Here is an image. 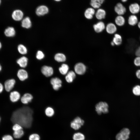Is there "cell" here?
<instances>
[{
    "label": "cell",
    "mask_w": 140,
    "mask_h": 140,
    "mask_svg": "<svg viewBox=\"0 0 140 140\" xmlns=\"http://www.w3.org/2000/svg\"><path fill=\"white\" fill-rule=\"evenodd\" d=\"M33 111L31 108L24 106L18 109L13 113L12 118L13 122L18 124L23 128H30L33 121Z\"/></svg>",
    "instance_id": "6da1fadb"
},
{
    "label": "cell",
    "mask_w": 140,
    "mask_h": 140,
    "mask_svg": "<svg viewBox=\"0 0 140 140\" xmlns=\"http://www.w3.org/2000/svg\"><path fill=\"white\" fill-rule=\"evenodd\" d=\"M95 110L97 114H106L108 112V106L105 102H101L97 103L95 107Z\"/></svg>",
    "instance_id": "7a4b0ae2"
},
{
    "label": "cell",
    "mask_w": 140,
    "mask_h": 140,
    "mask_svg": "<svg viewBox=\"0 0 140 140\" xmlns=\"http://www.w3.org/2000/svg\"><path fill=\"white\" fill-rule=\"evenodd\" d=\"M130 132L128 128L122 129L116 136V140H127L129 138Z\"/></svg>",
    "instance_id": "3957f363"
},
{
    "label": "cell",
    "mask_w": 140,
    "mask_h": 140,
    "mask_svg": "<svg viewBox=\"0 0 140 140\" xmlns=\"http://www.w3.org/2000/svg\"><path fill=\"white\" fill-rule=\"evenodd\" d=\"M84 123V121L80 117H77L71 122L70 126L73 129L75 130H78L83 125Z\"/></svg>",
    "instance_id": "277c9868"
},
{
    "label": "cell",
    "mask_w": 140,
    "mask_h": 140,
    "mask_svg": "<svg viewBox=\"0 0 140 140\" xmlns=\"http://www.w3.org/2000/svg\"><path fill=\"white\" fill-rule=\"evenodd\" d=\"M53 88L55 90H58L62 86V81L58 77H54L52 78L50 81Z\"/></svg>",
    "instance_id": "5b68a950"
},
{
    "label": "cell",
    "mask_w": 140,
    "mask_h": 140,
    "mask_svg": "<svg viewBox=\"0 0 140 140\" xmlns=\"http://www.w3.org/2000/svg\"><path fill=\"white\" fill-rule=\"evenodd\" d=\"M16 82V80L13 79L7 80L4 83V89L7 92H10L14 88Z\"/></svg>",
    "instance_id": "8992f818"
},
{
    "label": "cell",
    "mask_w": 140,
    "mask_h": 140,
    "mask_svg": "<svg viewBox=\"0 0 140 140\" xmlns=\"http://www.w3.org/2000/svg\"><path fill=\"white\" fill-rule=\"evenodd\" d=\"M41 72L42 74L46 77L51 76L54 72L53 69L52 67L46 65H44L42 67Z\"/></svg>",
    "instance_id": "52a82bcc"
},
{
    "label": "cell",
    "mask_w": 140,
    "mask_h": 140,
    "mask_svg": "<svg viewBox=\"0 0 140 140\" xmlns=\"http://www.w3.org/2000/svg\"><path fill=\"white\" fill-rule=\"evenodd\" d=\"M74 69L75 73L79 75H82L86 72V67L83 63H79L75 65Z\"/></svg>",
    "instance_id": "ba28073f"
},
{
    "label": "cell",
    "mask_w": 140,
    "mask_h": 140,
    "mask_svg": "<svg viewBox=\"0 0 140 140\" xmlns=\"http://www.w3.org/2000/svg\"><path fill=\"white\" fill-rule=\"evenodd\" d=\"M114 10L115 12L118 15L122 16L126 12L125 8L121 3H118L115 6Z\"/></svg>",
    "instance_id": "9c48e42d"
},
{
    "label": "cell",
    "mask_w": 140,
    "mask_h": 140,
    "mask_svg": "<svg viewBox=\"0 0 140 140\" xmlns=\"http://www.w3.org/2000/svg\"><path fill=\"white\" fill-rule=\"evenodd\" d=\"M17 76L19 79L21 81H24L28 77V75L27 71L23 69H19L17 73Z\"/></svg>",
    "instance_id": "30bf717a"
},
{
    "label": "cell",
    "mask_w": 140,
    "mask_h": 140,
    "mask_svg": "<svg viewBox=\"0 0 140 140\" xmlns=\"http://www.w3.org/2000/svg\"><path fill=\"white\" fill-rule=\"evenodd\" d=\"M23 16L22 11L19 10H16L12 12V17L15 21H19L21 20Z\"/></svg>",
    "instance_id": "8fae6325"
},
{
    "label": "cell",
    "mask_w": 140,
    "mask_h": 140,
    "mask_svg": "<svg viewBox=\"0 0 140 140\" xmlns=\"http://www.w3.org/2000/svg\"><path fill=\"white\" fill-rule=\"evenodd\" d=\"M48 8L46 6L42 5L38 7L36 11V13L38 16H41L47 14L48 12Z\"/></svg>",
    "instance_id": "7c38bea8"
},
{
    "label": "cell",
    "mask_w": 140,
    "mask_h": 140,
    "mask_svg": "<svg viewBox=\"0 0 140 140\" xmlns=\"http://www.w3.org/2000/svg\"><path fill=\"white\" fill-rule=\"evenodd\" d=\"M10 100L13 102L18 101L21 98L20 93L17 91L11 92L9 95Z\"/></svg>",
    "instance_id": "4fadbf2b"
},
{
    "label": "cell",
    "mask_w": 140,
    "mask_h": 140,
    "mask_svg": "<svg viewBox=\"0 0 140 140\" xmlns=\"http://www.w3.org/2000/svg\"><path fill=\"white\" fill-rule=\"evenodd\" d=\"M32 95L29 93H25L21 97V102L23 104H27L31 102L33 99Z\"/></svg>",
    "instance_id": "5bb4252c"
},
{
    "label": "cell",
    "mask_w": 140,
    "mask_h": 140,
    "mask_svg": "<svg viewBox=\"0 0 140 140\" xmlns=\"http://www.w3.org/2000/svg\"><path fill=\"white\" fill-rule=\"evenodd\" d=\"M28 62L27 58L23 56L18 59L17 60L16 62L22 68L26 67L27 65Z\"/></svg>",
    "instance_id": "9a60e30c"
},
{
    "label": "cell",
    "mask_w": 140,
    "mask_h": 140,
    "mask_svg": "<svg viewBox=\"0 0 140 140\" xmlns=\"http://www.w3.org/2000/svg\"><path fill=\"white\" fill-rule=\"evenodd\" d=\"M93 27L95 32L97 33H100L105 29V26L103 22H99L94 25Z\"/></svg>",
    "instance_id": "2e32d148"
},
{
    "label": "cell",
    "mask_w": 140,
    "mask_h": 140,
    "mask_svg": "<svg viewBox=\"0 0 140 140\" xmlns=\"http://www.w3.org/2000/svg\"><path fill=\"white\" fill-rule=\"evenodd\" d=\"M130 12L134 14L138 13L140 11V6L137 3H134L130 4L129 7Z\"/></svg>",
    "instance_id": "e0dca14e"
},
{
    "label": "cell",
    "mask_w": 140,
    "mask_h": 140,
    "mask_svg": "<svg viewBox=\"0 0 140 140\" xmlns=\"http://www.w3.org/2000/svg\"><path fill=\"white\" fill-rule=\"evenodd\" d=\"M15 30L14 28L12 27H8L4 31L5 35L8 37H13L15 35Z\"/></svg>",
    "instance_id": "ac0fdd59"
},
{
    "label": "cell",
    "mask_w": 140,
    "mask_h": 140,
    "mask_svg": "<svg viewBox=\"0 0 140 140\" xmlns=\"http://www.w3.org/2000/svg\"><path fill=\"white\" fill-rule=\"evenodd\" d=\"M95 13V11L92 8H88L85 12L84 16L87 19H91Z\"/></svg>",
    "instance_id": "d6986e66"
},
{
    "label": "cell",
    "mask_w": 140,
    "mask_h": 140,
    "mask_svg": "<svg viewBox=\"0 0 140 140\" xmlns=\"http://www.w3.org/2000/svg\"><path fill=\"white\" fill-rule=\"evenodd\" d=\"M107 32L110 34L114 33L117 30V28L116 25L114 24L110 23L108 24L106 27Z\"/></svg>",
    "instance_id": "ffe728a7"
},
{
    "label": "cell",
    "mask_w": 140,
    "mask_h": 140,
    "mask_svg": "<svg viewBox=\"0 0 140 140\" xmlns=\"http://www.w3.org/2000/svg\"><path fill=\"white\" fill-rule=\"evenodd\" d=\"M76 75L73 71H71L68 72L65 78L66 81L68 83H71L75 78Z\"/></svg>",
    "instance_id": "44dd1931"
},
{
    "label": "cell",
    "mask_w": 140,
    "mask_h": 140,
    "mask_svg": "<svg viewBox=\"0 0 140 140\" xmlns=\"http://www.w3.org/2000/svg\"><path fill=\"white\" fill-rule=\"evenodd\" d=\"M31 22L30 18L29 17H26L24 18L22 22V26L26 29L30 28L31 26Z\"/></svg>",
    "instance_id": "7402d4cb"
},
{
    "label": "cell",
    "mask_w": 140,
    "mask_h": 140,
    "mask_svg": "<svg viewBox=\"0 0 140 140\" xmlns=\"http://www.w3.org/2000/svg\"><path fill=\"white\" fill-rule=\"evenodd\" d=\"M95 15L96 18L97 19L101 20L105 18L106 12L103 9H99L97 11Z\"/></svg>",
    "instance_id": "603a6c76"
},
{
    "label": "cell",
    "mask_w": 140,
    "mask_h": 140,
    "mask_svg": "<svg viewBox=\"0 0 140 140\" xmlns=\"http://www.w3.org/2000/svg\"><path fill=\"white\" fill-rule=\"evenodd\" d=\"M54 59L55 61L58 62H62L65 61L66 59L65 55L61 53H57L55 54Z\"/></svg>",
    "instance_id": "cb8c5ba5"
},
{
    "label": "cell",
    "mask_w": 140,
    "mask_h": 140,
    "mask_svg": "<svg viewBox=\"0 0 140 140\" xmlns=\"http://www.w3.org/2000/svg\"><path fill=\"white\" fill-rule=\"evenodd\" d=\"M69 67L67 65L63 64L59 68L60 73L63 75H65L68 73Z\"/></svg>",
    "instance_id": "d4e9b609"
},
{
    "label": "cell",
    "mask_w": 140,
    "mask_h": 140,
    "mask_svg": "<svg viewBox=\"0 0 140 140\" xmlns=\"http://www.w3.org/2000/svg\"><path fill=\"white\" fill-rule=\"evenodd\" d=\"M104 1L103 0H92L90 2V5L94 8H99Z\"/></svg>",
    "instance_id": "484cf974"
},
{
    "label": "cell",
    "mask_w": 140,
    "mask_h": 140,
    "mask_svg": "<svg viewBox=\"0 0 140 140\" xmlns=\"http://www.w3.org/2000/svg\"><path fill=\"white\" fill-rule=\"evenodd\" d=\"M138 19L136 16L135 15L130 16L128 19V23L130 25L134 26L138 23Z\"/></svg>",
    "instance_id": "4316f807"
},
{
    "label": "cell",
    "mask_w": 140,
    "mask_h": 140,
    "mask_svg": "<svg viewBox=\"0 0 140 140\" xmlns=\"http://www.w3.org/2000/svg\"><path fill=\"white\" fill-rule=\"evenodd\" d=\"M125 22V19L122 16L118 15L115 19V22L116 24L119 26H122L124 25Z\"/></svg>",
    "instance_id": "83f0119b"
},
{
    "label": "cell",
    "mask_w": 140,
    "mask_h": 140,
    "mask_svg": "<svg viewBox=\"0 0 140 140\" xmlns=\"http://www.w3.org/2000/svg\"><path fill=\"white\" fill-rule=\"evenodd\" d=\"M113 41L115 44L117 45H120L121 44L122 42L121 36L118 34H115L114 35V37L113 38Z\"/></svg>",
    "instance_id": "f1b7e54d"
},
{
    "label": "cell",
    "mask_w": 140,
    "mask_h": 140,
    "mask_svg": "<svg viewBox=\"0 0 140 140\" xmlns=\"http://www.w3.org/2000/svg\"><path fill=\"white\" fill-rule=\"evenodd\" d=\"M45 113L46 116L48 117H51L54 115L55 111L53 108L48 107H47L45 109Z\"/></svg>",
    "instance_id": "f546056e"
},
{
    "label": "cell",
    "mask_w": 140,
    "mask_h": 140,
    "mask_svg": "<svg viewBox=\"0 0 140 140\" xmlns=\"http://www.w3.org/2000/svg\"><path fill=\"white\" fill-rule=\"evenodd\" d=\"M73 140H84L85 139V136L82 133L78 132L73 134Z\"/></svg>",
    "instance_id": "4dcf8cb0"
},
{
    "label": "cell",
    "mask_w": 140,
    "mask_h": 140,
    "mask_svg": "<svg viewBox=\"0 0 140 140\" xmlns=\"http://www.w3.org/2000/svg\"><path fill=\"white\" fill-rule=\"evenodd\" d=\"M24 134V131L23 130L15 131L13 133V136L15 138H19L23 136Z\"/></svg>",
    "instance_id": "1f68e13d"
},
{
    "label": "cell",
    "mask_w": 140,
    "mask_h": 140,
    "mask_svg": "<svg viewBox=\"0 0 140 140\" xmlns=\"http://www.w3.org/2000/svg\"><path fill=\"white\" fill-rule=\"evenodd\" d=\"M18 50L19 53L22 54H25L27 52V50L26 47L23 45L20 44L18 46Z\"/></svg>",
    "instance_id": "d6a6232c"
},
{
    "label": "cell",
    "mask_w": 140,
    "mask_h": 140,
    "mask_svg": "<svg viewBox=\"0 0 140 140\" xmlns=\"http://www.w3.org/2000/svg\"><path fill=\"white\" fill-rule=\"evenodd\" d=\"M133 94L136 96L140 95V85H137L134 87L132 90Z\"/></svg>",
    "instance_id": "836d02e7"
},
{
    "label": "cell",
    "mask_w": 140,
    "mask_h": 140,
    "mask_svg": "<svg viewBox=\"0 0 140 140\" xmlns=\"http://www.w3.org/2000/svg\"><path fill=\"white\" fill-rule=\"evenodd\" d=\"M40 136L37 133L32 134L29 137V140H40Z\"/></svg>",
    "instance_id": "e575fe53"
},
{
    "label": "cell",
    "mask_w": 140,
    "mask_h": 140,
    "mask_svg": "<svg viewBox=\"0 0 140 140\" xmlns=\"http://www.w3.org/2000/svg\"><path fill=\"white\" fill-rule=\"evenodd\" d=\"M44 57V54L42 51L39 50L37 52L36 54V58L37 59L41 60L43 59Z\"/></svg>",
    "instance_id": "d590c367"
},
{
    "label": "cell",
    "mask_w": 140,
    "mask_h": 140,
    "mask_svg": "<svg viewBox=\"0 0 140 140\" xmlns=\"http://www.w3.org/2000/svg\"><path fill=\"white\" fill-rule=\"evenodd\" d=\"M12 129L14 131H15L20 130H23V127L20 124L17 123H15L12 127Z\"/></svg>",
    "instance_id": "8d00e7d4"
},
{
    "label": "cell",
    "mask_w": 140,
    "mask_h": 140,
    "mask_svg": "<svg viewBox=\"0 0 140 140\" xmlns=\"http://www.w3.org/2000/svg\"><path fill=\"white\" fill-rule=\"evenodd\" d=\"M134 63L137 66H140V57L137 56L134 60Z\"/></svg>",
    "instance_id": "74e56055"
},
{
    "label": "cell",
    "mask_w": 140,
    "mask_h": 140,
    "mask_svg": "<svg viewBox=\"0 0 140 140\" xmlns=\"http://www.w3.org/2000/svg\"><path fill=\"white\" fill-rule=\"evenodd\" d=\"M2 140H14L12 137L9 135H5L2 138Z\"/></svg>",
    "instance_id": "f35d334b"
},
{
    "label": "cell",
    "mask_w": 140,
    "mask_h": 140,
    "mask_svg": "<svg viewBox=\"0 0 140 140\" xmlns=\"http://www.w3.org/2000/svg\"><path fill=\"white\" fill-rule=\"evenodd\" d=\"M135 54L137 56L140 57V46L136 50Z\"/></svg>",
    "instance_id": "ab89813d"
},
{
    "label": "cell",
    "mask_w": 140,
    "mask_h": 140,
    "mask_svg": "<svg viewBox=\"0 0 140 140\" xmlns=\"http://www.w3.org/2000/svg\"><path fill=\"white\" fill-rule=\"evenodd\" d=\"M4 89V85L0 82V94L3 91Z\"/></svg>",
    "instance_id": "60d3db41"
},
{
    "label": "cell",
    "mask_w": 140,
    "mask_h": 140,
    "mask_svg": "<svg viewBox=\"0 0 140 140\" xmlns=\"http://www.w3.org/2000/svg\"><path fill=\"white\" fill-rule=\"evenodd\" d=\"M136 77L139 79H140V69L137 70L136 73Z\"/></svg>",
    "instance_id": "b9f144b4"
},
{
    "label": "cell",
    "mask_w": 140,
    "mask_h": 140,
    "mask_svg": "<svg viewBox=\"0 0 140 140\" xmlns=\"http://www.w3.org/2000/svg\"><path fill=\"white\" fill-rule=\"evenodd\" d=\"M138 26L139 28L140 29V22H139L138 24Z\"/></svg>",
    "instance_id": "7bdbcfd3"
},
{
    "label": "cell",
    "mask_w": 140,
    "mask_h": 140,
    "mask_svg": "<svg viewBox=\"0 0 140 140\" xmlns=\"http://www.w3.org/2000/svg\"><path fill=\"white\" fill-rule=\"evenodd\" d=\"M111 44L112 46H113L115 44L113 41H112L111 43Z\"/></svg>",
    "instance_id": "ee69618b"
},
{
    "label": "cell",
    "mask_w": 140,
    "mask_h": 140,
    "mask_svg": "<svg viewBox=\"0 0 140 140\" xmlns=\"http://www.w3.org/2000/svg\"><path fill=\"white\" fill-rule=\"evenodd\" d=\"M2 66L0 64V72L2 71Z\"/></svg>",
    "instance_id": "f6af8a7d"
},
{
    "label": "cell",
    "mask_w": 140,
    "mask_h": 140,
    "mask_svg": "<svg viewBox=\"0 0 140 140\" xmlns=\"http://www.w3.org/2000/svg\"><path fill=\"white\" fill-rule=\"evenodd\" d=\"M2 45L1 43L0 42V50L2 47Z\"/></svg>",
    "instance_id": "bcb514c9"
},
{
    "label": "cell",
    "mask_w": 140,
    "mask_h": 140,
    "mask_svg": "<svg viewBox=\"0 0 140 140\" xmlns=\"http://www.w3.org/2000/svg\"><path fill=\"white\" fill-rule=\"evenodd\" d=\"M127 1V0H123L122 1L123 2H125Z\"/></svg>",
    "instance_id": "7dc6e473"
},
{
    "label": "cell",
    "mask_w": 140,
    "mask_h": 140,
    "mask_svg": "<svg viewBox=\"0 0 140 140\" xmlns=\"http://www.w3.org/2000/svg\"><path fill=\"white\" fill-rule=\"evenodd\" d=\"M56 1H60V0H56Z\"/></svg>",
    "instance_id": "c3c4849f"
},
{
    "label": "cell",
    "mask_w": 140,
    "mask_h": 140,
    "mask_svg": "<svg viewBox=\"0 0 140 140\" xmlns=\"http://www.w3.org/2000/svg\"><path fill=\"white\" fill-rule=\"evenodd\" d=\"M1 0H0V4H1Z\"/></svg>",
    "instance_id": "681fc988"
},
{
    "label": "cell",
    "mask_w": 140,
    "mask_h": 140,
    "mask_svg": "<svg viewBox=\"0 0 140 140\" xmlns=\"http://www.w3.org/2000/svg\"><path fill=\"white\" fill-rule=\"evenodd\" d=\"M1 118H0V121H1Z\"/></svg>",
    "instance_id": "f907efd6"
}]
</instances>
